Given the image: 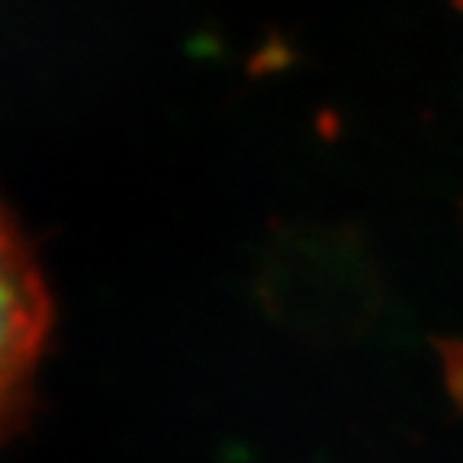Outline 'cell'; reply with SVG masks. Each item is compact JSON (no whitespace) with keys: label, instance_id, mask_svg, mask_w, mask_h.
<instances>
[{"label":"cell","instance_id":"6da1fadb","mask_svg":"<svg viewBox=\"0 0 463 463\" xmlns=\"http://www.w3.org/2000/svg\"><path fill=\"white\" fill-rule=\"evenodd\" d=\"M4 318H0V386H4V438L14 441L36 412V373L55 328V303L36 248L16 222L14 206H4Z\"/></svg>","mask_w":463,"mask_h":463},{"label":"cell","instance_id":"7a4b0ae2","mask_svg":"<svg viewBox=\"0 0 463 463\" xmlns=\"http://www.w3.org/2000/svg\"><path fill=\"white\" fill-rule=\"evenodd\" d=\"M444 361H448V380L457 399H463V341H441Z\"/></svg>","mask_w":463,"mask_h":463}]
</instances>
